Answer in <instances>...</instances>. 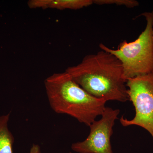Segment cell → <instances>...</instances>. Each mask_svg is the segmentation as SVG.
I'll return each instance as SVG.
<instances>
[{
    "label": "cell",
    "mask_w": 153,
    "mask_h": 153,
    "mask_svg": "<svg viewBox=\"0 0 153 153\" xmlns=\"http://www.w3.org/2000/svg\"><path fill=\"white\" fill-rule=\"evenodd\" d=\"M68 73L87 93L106 102L128 100L122 65L114 55L101 50L86 55L80 63L68 67Z\"/></svg>",
    "instance_id": "cell-1"
},
{
    "label": "cell",
    "mask_w": 153,
    "mask_h": 153,
    "mask_svg": "<svg viewBox=\"0 0 153 153\" xmlns=\"http://www.w3.org/2000/svg\"><path fill=\"white\" fill-rule=\"evenodd\" d=\"M44 85L49 105L56 113L68 115L89 126L104 111L107 102L87 93L65 71L48 76Z\"/></svg>",
    "instance_id": "cell-2"
},
{
    "label": "cell",
    "mask_w": 153,
    "mask_h": 153,
    "mask_svg": "<svg viewBox=\"0 0 153 153\" xmlns=\"http://www.w3.org/2000/svg\"><path fill=\"white\" fill-rule=\"evenodd\" d=\"M146 26L137 38L132 42L124 40L117 49L99 44L101 50L114 55L120 61L126 80L153 71V11L143 13Z\"/></svg>",
    "instance_id": "cell-3"
},
{
    "label": "cell",
    "mask_w": 153,
    "mask_h": 153,
    "mask_svg": "<svg viewBox=\"0 0 153 153\" xmlns=\"http://www.w3.org/2000/svg\"><path fill=\"white\" fill-rule=\"evenodd\" d=\"M128 100L135 110L134 117L128 120L123 116L120 119L124 127L137 126L147 131L153 138V71L128 79Z\"/></svg>",
    "instance_id": "cell-4"
},
{
    "label": "cell",
    "mask_w": 153,
    "mask_h": 153,
    "mask_svg": "<svg viewBox=\"0 0 153 153\" xmlns=\"http://www.w3.org/2000/svg\"><path fill=\"white\" fill-rule=\"evenodd\" d=\"M120 113L119 109L105 107L101 118L89 126L90 133L87 137L72 144V150L78 153H113L111 137Z\"/></svg>",
    "instance_id": "cell-5"
},
{
    "label": "cell",
    "mask_w": 153,
    "mask_h": 153,
    "mask_svg": "<svg viewBox=\"0 0 153 153\" xmlns=\"http://www.w3.org/2000/svg\"><path fill=\"white\" fill-rule=\"evenodd\" d=\"M10 115L0 116V153H13L14 137L8 127Z\"/></svg>",
    "instance_id": "cell-6"
},
{
    "label": "cell",
    "mask_w": 153,
    "mask_h": 153,
    "mask_svg": "<svg viewBox=\"0 0 153 153\" xmlns=\"http://www.w3.org/2000/svg\"><path fill=\"white\" fill-rule=\"evenodd\" d=\"M92 4V0H49L48 8L76 10Z\"/></svg>",
    "instance_id": "cell-7"
},
{
    "label": "cell",
    "mask_w": 153,
    "mask_h": 153,
    "mask_svg": "<svg viewBox=\"0 0 153 153\" xmlns=\"http://www.w3.org/2000/svg\"><path fill=\"white\" fill-rule=\"evenodd\" d=\"M93 4L98 5L114 4L119 6H124L132 8L139 5V3L136 0H92Z\"/></svg>",
    "instance_id": "cell-8"
},
{
    "label": "cell",
    "mask_w": 153,
    "mask_h": 153,
    "mask_svg": "<svg viewBox=\"0 0 153 153\" xmlns=\"http://www.w3.org/2000/svg\"><path fill=\"white\" fill-rule=\"evenodd\" d=\"M49 0H30L28 2V7L30 9L48 8Z\"/></svg>",
    "instance_id": "cell-9"
},
{
    "label": "cell",
    "mask_w": 153,
    "mask_h": 153,
    "mask_svg": "<svg viewBox=\"0 0 153 153\" xmlns=\"http://www.w3.org/2000/svg\"><path fill=\"white\" fill-rule=\"evenodd\" d=\"M30 153H41L40 146L38 144H34L30 149Z\"/></svg>",
    "instance_id": "cell-10"
}]
</instances>
